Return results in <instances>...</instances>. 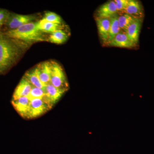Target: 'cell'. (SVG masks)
<instances>
[{
	"mask_svg": "<svg viewBox=\"0 0 154 154\" xmlns=\"http://www.w3.org/2000/svg\"><path fill=\"white\" fill-rule=\"evenodd\" d=\"M43 19L48 22H52L57 25H61L62 19L57 14L52 12H47L45 14Z\"/></svg>",
	"mask_w": 154,
	"mask_h": 154,
	"instance_id": "obj_20",
	"label": "cell"
},
{
	"mask_svg": "<svg viewBox=\"0 0 154 154\" xmlns=\"http://www.w3.org/2000/svg\"><path fill=\"white\" fill-rule=\"evenodd\" d=\"M36 19V17L34 15L10 14L5 25L9 28L8 30H14L26 24L34 22Z\"/></svg>",
	"mask_w": 154,
	"mask_h": 154,
	"instance_id": "obj_5",
	"label": "cell"
},
{
	"mask_svg": "<svg viewBox=\"0 0 154 154\" xmlns=\"http://www.w3.org/2000/svg\"><path fill=\"white\" fill-rule=\"evenodd\" d=\"M9 38L27 43L46 41L44 33L38 30L36 22H31L14 30H8L4 33Z\"/></svg>",
	"mask_w": 154,
	"mask_h": 154,
	"instance_id": "obj_2",
	"label": "cell"
},
{
	"mask_svg": "<svg viewBox=\"0 0 154 154\" xmlns=\"http://www.w3.org/2000/svg\"><path fill=\"white\" fill-rule=\"evenodd\" d=\"M53 106L44 99H34L31 100L25 118L34 119L43 115L51 109Z\"/></svg>",
	"mask_w": 154,
	"mask_h": 154,
	"instance_id": "obj_4",
	"label": "cell"
},
{
	"mask_svg": "<svg viewBox=\"0 0 154 154\" xmlns=\"http://www.w3.org/2000/svg\"><path fill=\"white\" fill-rule=\"evenodd\" d=\"M44 91L45 94L44 99L52 106L59 101L66 92L56 88L51 83L45 86Z\"/></svg>",
	"mask_w": 154,
	"mask_h": 154,
	"instance_id": "obj_7",
	"label": "cell"
},
{
	"mask_svg": "<svg viewBox=\"0 0 154 154\" xmlns=\"http://www.w3.org/2000/svg\"><path fill=\"white\" fill-rule=\"evenodd\" d=\"M51 84L56 88L66 91L69 85L63 69L59 64L54 61H51Z\"/></svg>",
	"mask_w": 154,
	"mask_h": 154,
	"instance_id": "obj_3",
	"label": "cell"
},
{
	"mask_svg": "<svg viewBox=\"0 0 154 154\" xmlns=\"http://www.w3.org/2000/svg\"><path fill=\"white\" fill-rule=\"evenodd\" d=\"M10 15V13L7 10L0 9V28L5 24Z\"/></svg>",
	"mask_w": 154,
	"mask_h": 154,
	"instance_id": "obj_23",
	"label": "cell"
},
{
	"mask_svg": "<svg viewBox=\"0 0 154 154\" xmlns=\"http://www.w3.org/2000/svg\"><path fill=\"white\" fill-rule=\"evenodd\" d=\"M138 18L125 13L119 15L118 22L120 29L122 31H125L128 26Z\"/></svg>",
	"mask_w": 154,
	"mask_h": 154,
	"instance_id": "obj_19",
	"label": "cell"
},
{
	"mask_svg": "<svg viewBox=\"0 0 154 154\" xmlns=\"http://www.w3.org/2000/svg\"><path fill=\"white\" fill-rule=\"evenodd\" d=\"M118 17L119 15L117 14L110 18V32L107 44L110 42L121 30L119 24Z\"/></svg>",
	"mask_w": 154,
	"mask_h": 154,
	"instance_id": "obj_18",
	"label": "cell"
},
{
	"mask_svg": "<svg viewBox=\"0 0 154 154\" xmlns=\"http://www.w3.org/2000/svg\"><path fill=\"white\" fill-rule=\"evenodd\" d=\"M17 41L0 33V73L5 72L16 63L21 55Z\"/></svg>",
	"mask_w": 154,
	"mask_h": 154,
	"instance_id": "obj_1",
	"label": "cell"
},
{
	"mask_svg": "<svg viewBox=\"0 0 154 154\" xmlns=\"http://www.w3.org/2000/svg\"><path fill=\"white\" fill-rule=\"evenodd\" d=\"M68 35L62 29H60L51 34L48 40L51 43L61 44L67 40Z\"/></svg>",
	"mask_w": 154,
	"mask_h": 154,
	"instance_id": "obj_17",
	"label": "cell"
},
{
	"mask_svg": "<svg viewBox=\"0 0 154 154\" xmlns=\"http://www.w3.org/2000/svg\"><path fill=\"white\" fill-rule=\"evenodd\" d=\"M107 45L113 47L128 48H132L136 46L129 39L126 33L122 30Z\"/></svg>",
	"mask_w": 154,
	"mask_h": 154,
	"instance_id": "obj_6",
	"label": "cell"
},
{
	"mask_svg": "<svg viewBox=\"0 0 154 154\" xmlns=\"http://www.w3.org/2000/svg\"><path fill=\"white\" fill-rule=\"evenodd\" d=\"M114 2L118 12L121 11L124 13L128 5L129 0H116Z\"/></svg>",
	"mask_w": 154,
	"mask_h": 154,
	"instance_id": "obj_22",
	"label": "cell"
},
{
	"mask_svg": "<svg viewBox=\"0 0 154 154\" xmlns=\"http://www.w3.org/2000/svg\"><path fill=\"white\" fill-rule=\"evenodd\" d=\"M45 95V92L44 90L33 87L28 97L31 101L34 99H42Z\"/></svg>",
	"mask_w": 154,
	"mask_h": 154,
	"instance_id": "obj_21",
	"label": "cell"
},
{
	"mask_svg": "<svg viewBox=\"0 0 154 154\" xmlns=\"http://www.w3.org/2000/svg\"><path fill=\"white\" fill-rule=\"evenodd\" d=\"M96 22L100 38L104 43L107 44L110 32V19L96 18Z\"/></svg>",
	"mask_w": 154,
	"mask_h": 154,
	"instance_id": "obj_10",
	"label": "cell"
},
{
	"mask_svg": "<svg viewBox=\"0 0 154 154\" xmlns=\"http://www.w3.org/2000/svg\"><path fill=\"white\" fill-rule=\"evenodd\" d=\"M24 77L29 81L33 87L44 90L45 86L44 85L39 79L36 72V68L28 70L25 73Z\"/></svg>",
	"mask_w": 154,
	"mask_h": 154,
	"instance_id": "obj_16",
	"label": "cell"
},
{
	"mask_svg": "<svg viewBox=\"0 0 154 154\" xmlns=\"http://www.w3.org/2000/svg\"><path fill=\"white\" fill-rule=\"evenodd\" d=\"M36 27L38 30L42 33H50L51 34L63 28L62 25L48 22L43 19L36 22Z\"/></svg>",
	"mask_w": 154,
	"mask_h": 154,
	"instance_id": "obj_14",
	"label": "cell"
},
{
	"mask_svg": "<svg viewBox=\"0 0 154 154\" xmlns=\"http://www.w3.org/2000/svg\"><path fill=\"white\" fill-rule=\"evenodd\" d=\"M33 87L29 81L25 77H23L15 89L13 94V99L25 96L28 97Z\"/></svg>",
	"mask_w": 154,
	"mask_h": 154,
	"instance_id": "obj_13",
	"label": "cell"
},
{
	"mask_svg": "<svg viewBox=\"0 0 154 154\" xmlns=\"http://www.w3.org/2000/svg\"><path fill=\"white\" fill-rule=\"evenodd\" d=\"M141 24V18H138L125 31L129 39L136 45L138 42Z\"/></svg>",
	"mask_w": 154,
	"mask_h": 154,
	"instance_id": "obj_11",
	"label": "cell"
},
{
	"mask_svg": "<svg viewBox=\"0 0 154 154\" xmlns=\"http://www.w3.org/2000/svg\"><path fill=\"white\" fill-rule=\"evenodd\" d=\"M137 18H141L143 10L140 3L136 0H129L128 5L124 12Z\"/></svg>",
	"mask_w": 154,
	"mask_h": 154,
	"instance_id": "obj_15",
	"label": "cell"
},
{
	"mask_svg": "<svg viewBox=\"0 0 154 154\" xmlns=\"http://www.w3.org/2000/svg\"><path fill=\"white\" fill-rule=\"evenodd\" d=\"M115 2L110 1L100 6L96 11V15L98 18H108L118 14Z\"/></svg>",
	"mask_w": 154,
	"mask_h": 154,
	"instance_id": "obj_9",
	"label": "cell"
},
{
	"mask_svg": "<svg viewBox=\"0 0 154 154\" xmlns=\"http://www.w3.org/2000/svg\"><path fill=\"white\" fill-rule=\"evenodd\" d=\"M36 72L42 83L46 86L50 83L51 74V61H45L35 67Z\"/></svg>",
	"mask_w": 154,
	"mask_h": 154,
	"instance_id": "obj_8",
	"label": "cell"
},
{
	"mask_svg": "<svg viewBox=\"0 0 154 154\" xmlns=\"http://www.w3.org/2000/svg\"><path fill=\"white\" fill-rule=\"evenodd\" d=\"M30 100L27 96L13 99L12 104L17 112L23 118H25L28 112Z\"/></svg>",
	"mask_w": 154,
	"mask_h": 154,
	"instance_id": "obj_12",
	"label": "cell"
}]
</instances>
